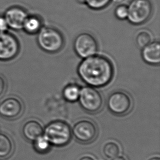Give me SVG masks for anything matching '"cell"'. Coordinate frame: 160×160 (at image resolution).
<instances>
[{"mask_svg":"<svg viewBox=\"0 0 160 160\" xmlns=\"http://www.w3.org/2000/svg\"><path fill=\"white\" fill-rule=\"evenodd\" d=\"M77 72L80 79L88 86L102 88L112 80L114 68L106 56L95 54L83 58Z\"/></svg>","mask_w":160,"mask_h":160,"instance_id":"cell-1","label":"cell"},{"mask_svg":"<svg viewBox=\"0 0 160 160\" xmlns=\"http://www.w3.org/2000/svg\"><path fill=\"white\" fill-rule=\"evenodd\" d=\"M37 43L42 50L48 53H56L62 49L65 38L58 29L51 27H42L37 33Z\"/></svg>","mask_w":160,"mask_h":160,"instance_id":"cell-2","label":"cell"},{"mask_svg":"<svg viewBox=\"0 0 160 160\" xmlns=\"http://www.w3.org/2000/svg\"><path fill=\"white\" fill-rule=\"evenodd\" d=\"M43 136L50 145L62 147L67 145L72 136L71 128L65 121L56 120L52 121L44 130Z\"/></svg>","mask_w":160,"mask_h":160,"instance_id":"cell-3","label":"cell"},{"mask_svg":"<svg viewBox=\"0 0 160 160\" xmlns=\"http://www.w3.org/2000/svg\"><path fill=\"white\" fill-rule=\"evenodd\" d=\"M128 7L127 19L133 25L144 24L152 15V6L149 0H132Z\"/></svg>","mask_w":160,"mask_h":160,"instance_id":"cell-4","label":"cell"},{"mask_svg":"<svg viewBox=\"0 0 160 160\" xmlns=\"http://www.w3.org/2000/svg\"><path fill=\"white\" fill-rule=\"evenodd\" d=\"M78 101L85 111L92 114L99 112L103 104L102 94L96 88L90 86L81 89Z\"/></svg>","mask_w":160,"mask_h":160,"instance_id":"cell-5","label":"cell"},{"mask_svg":"<svg viewBox=\"0 0 160 160\" xmlns=\"http://www.w3.org/2000/svg\"><path fill=\"white\" fill-rule=\"evenodd\" d=\"M132 105L131 96L124 91H115L110 94L107 100L108 109L118 116L127 114L132 109Z\"/></svg>","mask_w":160,"mask_h":160,"instance_id":"cell-6","label":"cell"},{"mask_svg":"<svg viewBox=\"0 0 160 160\" xmlns=\"http://www.w3.org/2000/svg\"><path fill=\"white\" fill-rule=\"evenodd\" d=\"M98 48V41L89 33H82L74 42V49L78 56L82 58L95 55Z\"/></svg>","mask_w":160,"mask_h":160,"instance_id":"cell-7","label":"cell"},{"mask_svg":"<svg viewBox=\"0 0 160 160\" xmlns=\"http://www.w3.org/2000/svg\"><path fill=\"white\" fill-rule=\"evenodd\" d=\"M72 132L74 138L80 143H88L95 139L98 130L93 121L89 119H82L74 124Z\"/></svg>","mask_w":160,"mask_h":160,"instance_id":"cell-8","label":"cell"},{"mask_svg":"<svg viewBox=\"0 0 160 160\" xmlns=\"http://www.w3.org/2000/svg\"><path fill=\"white\" fill-rule=\"evenodd\" d=\"M17 38L10 33L0 32V60L9 61L15 58L19 52Z\"/></svg>","mask_w":160,"mask_h":160,"instance_id":"cell-9","label":"cell"},{"mask_svg":"<svg viewBox=\"0 0 160 160\" xmlns=\"http://www.w3.org/2000/svg\"><path fill=\"white\" fill-rule=\"evenodd\" d=\"M23 111V104L18 98L9 97L0 103V115L7 119L17 118Z\"/></svg>","mask_w":160,"mask_h":160,"instance_id":"cell-10","label":"cell"},{"mask_svg":"<svg viewBox=\"0 0 160 160\" xmlns=\"http://www.w3.org/2000/svg\"><path fill=\"white\" fill-rule=\"evenodd\" d=\"M28 15L24 9L19 7H13L6 10L3 15L9 28L14 30H20L23 28L24 22Z\"/></svg>","mask_w":160,"mask_h":160,"instance_id":"cell-11","label":"cell"},{"mask_svg":"<svg viewBox=\"0 0 160 160\" xmlns=\"http://www.w3.org/2000/svg\"><path fill=\"white\" fill-rule=\"evenodd\" d=\"M142 56L145 62L150 65H159L160 63V44L152 42L142 48Z\"/></svg>","mask_w":160,"mask_h":160,"instance_id":"cell-12","label":"cell"},{"mask_svg":"<svg viewBox=\"0 0 160 160\" xmlns=\"http://www.w3.org/2000/svg\"><path fill=\"white\" fill-rule=\"evenodd\" d=\"M43 128L39 121L31 120L27 121L22 128V134L28 141L32 142L43 135Z\"/></svg>","mask_w":160,"mask_h":160,"instance_id":"cell-13","label":"cell"},{"mask_svg":"<svg viewBox=\"0 0 160 160\" xmlns=\"http://www.w3.org/2000/svg\"><path fill=\"white\" fill-rule=\"evenodd\" d=\"M42 21L37 15H28L24 22L22 29L28 33L33 35L39 32L42 28Z\"/></svg>","mask_w":160,"mask_h":160,"instance_id":"cell-14","label":"cell"},{"mask_svg":"<svg viewBox=\"0 0 160 160\" xmlns=\"http://www.w3.org/2000/svg\"><path fill=\"white\" fill-rule=\"evenodd\" d=\"M13 150V145L11 139L6 134L0 133V158H7Z\"/></svg>","mask_w":160,"mask_h":160,"instance_id":"cell-15","label":"cell"},{"mask_svg":"<svg viewBox=\"0 0 160 160\" xmlns=\"http://www.w3.org/2000/svg\"><path fill=\"white\" fill-rule=\"evenodd\" d=\"M80 87L78 85L71 84L67 85L63 90V96L65 100L69 102L78 101L80 93Z\"/></svg>","mask_w":160,"mask_h":160,"instance_id":"cell-16","label":"cell"},{"mask_svg":"<svg viewBox=\"0 0 160 160\" xmlns=\"http://www.w3.org/2000/svg\"><path fill=\"white\" fill-rule=\"evenodd\" d=\"M78 2L85 4L89 8L98 11L108 6L112 0H78Z\"/></svg>","mask_w":160,"mask_h":160,"instance_id":"cell-17","label":"cell"},{"mask_svg":"<svg viewBox=\"0 0 160 160\" xmlns=\"http://www.w3.org/2000/svg\"><path fill=\"white\" fill-rule=\"evenodd\" d=\"M152 33L147 30H142L139 31L136 38V43L140 48H143L152 43Z\"/></svg>","mask_w":160,"mask_h":160,"instance_id":"cell-18","label":"cell"},{"mask_svg":"<svg viewBox=\"0 0 160 160\" xmlns=\"http://www.w3.org/2000/svg\"><path fill=\"white\" fill-rule=\"evenodd\" d=\"M103 152L107 158L112 159L119 155L120 149L117 143L110 142L105 144Z\"/></svg>","mask_w":160,"mask_h":160,"instance_id":"cell-19","label":"cell"},{"mask_svg":"<svg viewBox=\"0 0 160 160\" xmlns=\"http://www.w3.org/2000/svg\"><path fill=\"white\" fill-rule=\"evenodd\" d=\"M50 144L43 135L33 142L35 150L40 154H44L49 150Z\"/></svg>","mask_w":160,"mask_h":160,"instance_id":"cell-20","label":"cell"},{"mask_svg":"<svg viewBox=\"0 0 160 160\" xmlns=\"http://www.w3.org/2000/svg\"><path fill=\"white\" fill-rule=\"evenodd\" d=\"M114 14L117 19L125 20L128 19V7L125 4H120L115 9Z\"/></svg>","mask_w":160,"mask_h":160,"instance_id":"cell-21","label":"cell"},{"mask_svg":"<svg viewBox=\"0 0 160 160\" xmlns=\"http://www.w3.org/2000/svg\"><path fill=\"white\" fill-rule=\"evenodd\" d=\"M8 28V25L4 15H0V32H7Z\"/></svg>","mask_w":160,"mask_h":160,"instance_id":"cell-22","label":"cell"},{"mask_svg":"<svg viewBox=\"0 0 160 160\" xmlns=\"http://www.w3.org/2000/svg\"><path fill=\"white\" fill-rule=\"evenodd\" d=\"M6 88V82L4 80V78L1 76H0V97H1L4 93L5 90Z\"/></svg>","mask_w":160,"mask_h":160,"instance_id":"cell-23","label":"cell"},{"mask_svg":"<svg viewBox=\"0 0 160 160\" xmlns=\"http://www.w3.org/2000/svg\"><path fill=\"white\" fill-rule=\"evenodd\" d=\"M79 160H94L93 158H92L91 157L89 156H85L82 158H80Z\"/></svg>","mask_w":160,"mask_h":160,"instance_id":"cell-24","label":"cell"},{"mask_svg":"<svg viewBox=\"0 0 160 160\" xmlns=\"http://www.w3.org/2000/svg\"><path fill=\"white\" fill-rule=\"evenodd\" d=\"M112 160H126L125 158H123V157H121V156H119V157H116L115 158H112Z\"/></svg>","mask_w":160,"mask_h":160,"instance_id":"cell-25","label":"cell"},{"mask_svg":"<svg viewBox=\"0 0 160 160\" xmlns=\"http://www.w3.org/2000/svg\"><path fill=\"white\" fill-rule=\"evenodd\" d=\"M125 0H112V1L114 3H120L123 2Z\"/></svg>","mask_w":160,"mask_h":160,"instance_id":"cell-26","label":"cell"},{"mask_svg":"<svg viewBox=\"0 0 160 160\" xmlns=\"http://www.w3.org/2000/svg\"><path fill=\"white\" fill-rule=\"evenodd\" d=\"M149 160H160V158L158 157H155V158H150Z\"/></svg>","mask_w":160,"mask_h":160,"instance_id":"cell-27","label":"cell"}]
</instances>
